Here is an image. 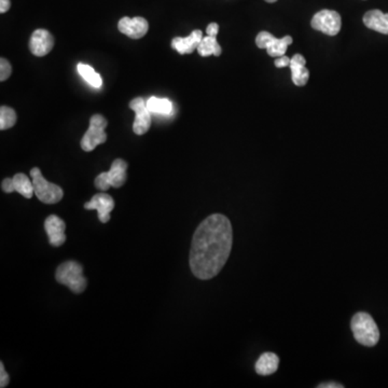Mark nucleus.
I'll list each match as a JSON object with an SVG mask.
<instances>
[{
  "label": "nucleus",
  "mask_w": 388,
  "mask_h": 388,
  "mask_svg": "<svg viewBox=\"0 0 388 388\" xmlns=\"http://www.w3.org/2000/svg\"><path fill=\"white\" fill-rule=\"evenodd\" d=\"M232 243L231 222L226 216L214 214L202 221L191 244L189 261L193 275L207 281L218 274L228 261Z\"/></svg>",
  "instance_id": "nucleus-1"
},
{
  "label": "nucleus",
  "mask_w": 388,
  "mask_h": 388,
  "mask_svg": "<svg viewBox=\"0 0 388 388\" xmlns=\"http://www.w3.org/2000/svg\"><path fill=\"white\" fill-rule=\"evenodd\" d=\"M350 328L353 331L354 337L359 344L368 348L378 344L380 331L376 322L368 313L361 312L354 315L350 322Z\"/></svg>",
  "instance_id": "nucleus-2"
},
{
  "label": "nucleus",
  "mask_w": 388,
  "mask_h": 388,
  "mask_svg": "<svg viewBox=\"0 0 388 388\" xmlns=\"http://www.w3.org/2000/svg\"><path fill=\"white\" fill-rule=\"evenodd\" d=\"M56 282L65 285L74 294H82L86 290L88 281L83 276V268L76 261L62 263L55 272Z\"/></svg>",
  "instance_id": "nucleus-3"
},
{
  "label": "nucleus",
  "mask_w": 388,
  "mask_h": 388,
  "mask_svg": "<svg viewBox=\"0 0 388 388\" xmlns=\"http://www.w3.org/2000/svg\"><path fill=\"white\" fill-rule=\"evenodd\" d=\"M31 181H33L35 196L44 204L59 203L63 198V189L55 183H50L43 177L38 168H31Z\"/></svg>",
  "instance_id": "nucleus-4"
},
{
  "label": "nucleus",
  "mask_w": 388,
  "mask_h": 388,
  "mask_svg": "<svg viewBox=\"0 0 388 388\" xmlns=\"http://www.w3.org/2000/svg\"><path fill=\"white\" fill-rule=\"evenodd\" d=\"M127 163L122 159L112 162L108 172H102L95 178V187L101 191L109 190L110 187L121 188L127 181Z\"/></svg>",
  "instance_id": "nucleus-5"
},
{
  "label": "nucleus",
  "mask_w": 388,
  "mask_h": 388,
  "mask_svg": "<svg viewBox=\"0 0 388 388\" xmlns=\"http://www.w3.org/2000/svg\"><path fill=\"white\" fill-rule=\"evenodd\" d=\"M107 125H108V121L103 117L102 114H94L90 119L89 129L80 142L82 150L86 153H91L97 146L104 144L107 140V134L105 132Z\"/></svg>",
  "instance_id": "nucleus-6"
},
{
  "label": "nucleus",
  "mask_w": 388,
  "mask_h": 388,
  "mask_svg": "<svg viewBox=\"0 0 388 388\" xmlns=\"http://www.w3.org/2000/svg\"><path fill=\"white\" fill-rule=\"evenodd\" d=\"M311 25L315 31H320L328 36H335L340 33L342 27L341 16L337 11L322 10L313 16Z\"/></svg>",
  "instance_id": "nucleus-7"
},
{
  "label": "nucleus",
  "mask_w": 388,
  "mask_h": 388,
  "mask_svg": "<svg viewBox=\"0 0 388 388\" xmlns=\"http://www.w3.org/2000/svg\"><path fill=\"white\" fill-rule=\"evenodd\" d=\"M256 43L258 48L267 49L270 56L279 57L285 55L287 49L292 43V38L290 36H285L283 38L279 39L268 31H261L257 36Z\"/></svg>",
  "instance_id": "nucleus-8"
},
{
  "label": "nucleus",
  "mask_w": 388,
  "mask_h": 388,
  "mask_svg": "<svg viewBox=\"0 0 388 388\" xmlns=\"http://www.w3.org/2000/svg\"><path fill=\"white\" fill-rule=\"evenodd\" d=\"M129 108L136 114L133 131L136 135H144L151 127V112L148 109L147 103L142 97H136L129 103Z\"/></svg>",
  "instance_id": "nucleus-9"
},
{
  "label": "nucleus",
  "mask_w": 388,
  "mask_h": 388,
  "mask_svg": "<svg viewBox=\"0 0 388 388\" xmlns=\"http://www.w3.org/2000/svg\"><path fill=\"white\" fill-rule=\"evenodd\" d=\"M54 47V37L46 29H36L29 40V50L35 56H46Z\"/></svg>",
  "instance_id": "nucleus-10"
},
{
  "label": "nucleus",
  "mask_w": 388,
  "mask_h": 388,
  "mask_svg": "<svg viewBox=\"0 0 388 388\" xmlns=\"http://www.w3.org/2000/svg\"><path fill=\"white\" fill-rule=\"evenodd\" d=\"M118 29L120 33L127 36L129 38L140 39L148 33L149 29V24L147 20L140 16L136 18H122L118 23Z\"/></svg>",
  "instance_id": "nucleus-11"
},
{
  "label": "nucleus",
  "mask_w": 388,
  "mask_h": 388,
  "mask_svg": "<svg viewBox=\"0 0 388 388\" xmlns=\"http://www.w3.org/2000/svg\"><path fill=\"white\" fill-rule=\"evenodd\" d=\"M86 209H96L99 219L103 224H107L110 220V213L114 208V201L109 194L107 193H99L95 194L92 200L84 204Z\"/></svg>",
  "instance_id": "nucleus-12"
},
{
  "label": "nucleus",
  "mask_w": 388,
  "mask_h": 388,
  "mask_svg": "<svg viewBox=\"0 0 388 388\" xmlns=\"http://www.w3.org/2000/svg\"><path fill=\"white\" fill-rule=\"evenodd\" d=\"M44 229L52 246L60 247L66 242V234H65L66 224L59 216H49L44 221Z\"/></svg>",
  "instance_id": "nucleus-13"
},
{
  "label": "nucleus",
  "mask_w": 388,
  "mask_h": 388,
  "mask_svg": "<svg viewBox=\"0 0 388 388\" xmlns=\"http://www.w3.org/2000/svg\"><path fill=\"white\" fill-rule=\"evenodd\" d=\"M203 39V33L200 29L193 31L188 37H175L172 39V48L178 53L181 54H190L194 52V50L198 49V44Z\"/></svg>",
  "instance_id": "nucleus-14"
},
{
  "label": "nucleus",
  "mask_w": 388,
  "mask_h": 388,
  "mask_svg": "<svg viewBox=\"0 0 388 388\" xmlns=\"http://www.w3.org/2000/svg\"><path fill=\"white\" fill-rule=\"evenodd\" d=\"M363 23L372 31L388 35V13L380 10L368 11L363 16Z\"/></svg>",
  "instance_id": "nucleus-15"
},
{
  "label": "nucleus",
  "mask_w": 388,
  "mask_h": 388,
  "mask_svg": "<svg viewBox=\"0 0 388 388\" xmlns=\"http://www.w3.org/2000/svg\"><path fill=\"white\" fill-rule=\"evenodd\" d=\"M279 358L274 353H264L259 357L255 370L259 376H271L279 369Z\"/></svg>",
  "instance_id": "nucleus-16"
},
{
  "label": "nucleus",
  "mask_w": 388,
  "mask_h": 388,
  "mask_svg": "<svg viewBox=\"0 0 388 388\" xmlns=\"http://www.w3.org/2000/svg\"><path fill=\"white\" fill-rule=\"evenodd\" d=\"M196 50H198V54L203 57L211 55L219 56L222 52V49L217 41V37L208 35L203 37Z\"/></svg>",
  "instance_id": "nucleus-17"
},
{
  "label": "nucleus",
  "mask_w": 388,
  "mask_h": 388,
  "mask_svg": "<svg viewBox=\"0 0 388 388\" xmlns=\"http://www.w3.org/2000/svg\"><path fill=\"white\" fill-rule=\"evenodd\" d=\"M13 185H14V191L20 193L21 196H23L26 198H33L35 194L34 190L33 181L22 172H18L13 177Z\"/></svg>",
  "instance_id": "nucleus-18"
},
{
  "label": "nucleus",
  "mask_w": 388,
  "mask_h": 388,
  "mask_svg": "<svg viewBox=\"0 0 388 388\" xmlns=\"http://www.w3.org/2000/svg\"><path fill=\"white\" fill-rule=\"evenodd\" d=\"M146 103H147L148 109L150 110L151 114L168 116L172 110V102L168 99L151 96Z\"/></svg>",
  "instance_id": "nucleus-19"
},
{
  "label": "nucleus",
  "mask_w": 388,
  "mask_h": 388,
  "mask_svg": "<svg viewBox=\"0 0 388 388\" xmlns=\"http://www.w3.org/2000/svg\"><path fill=\"white\" fill-rule=\"evenodd\" d=\"M77 69H78V73L80 74V76H81L90 86H93L95 89H99V88L102 86V77H101V75L97 74L93 67L90 66V65H86V64L79 63Z\"/></svg>",
  "instance_id": "nucleus-20"
},
{
  "label": "nucleus",
  "mask_w": 388,
  "mask_h": 388,
  "mask_svg": "<svg viewBox=\"0 0 388 388\" xmlns=\"http://www.w3.org/2000/svg\"><path fill=\"white\" fill-rule=\"evenodd\" d=\"M16 123V114L12 108L8 106H1L0 108V129H11Z\"/></svg>",
  "instance_id": "nucleus-21"
},
{
  "label": "nucleus",
  "mask_w": 388,
  "mask_h": 388,
  "mask_svg": "<svg viewBox=\"0 0 388 388\" xmlns=\"http://www.w3.org/2000/svg\"><path fill=\"white\" fill-rule=\"evenodd\" d=\"M290 69H292V78L294 83L298 86H305L310 78V73L305 65L290 66Z\"/></svg>",
  "instance_id": "nucleus-22"
},
{
  "label": "nucleus",
  "mask_w": 388,
  "mask_h": 388,
  "mask_svg": "<svg viewBox=\"0 0 388 388\" xmlns=\"http://www.w3.org/2000/svg\"><path fill=\"white\" fill-rule=\"evenodd\" d=\"M12 74V67L8 60L1 57L0 60V81H5Z\"/></svg>",
  "instance_id": "nucleus-23"
},
{
  "label": "nucleus",
  "mask_w": 388,
  "mask_h": 388,
  "mask_svg": "<svg viewBox=\"0 0 388 388\" xmlns=\"http://www.w3.org/2000/svg\"><path fill=\"white\" fill-rule=\"evenodd\" d=\"M9 380H10V378H9L8 373L5 370L3 363H0V387H7Z\"/></svg>",
  "instance_id": "nucleus-24"
},
{
  "label": "nucleus",
  "mask_w": 388,
  "mask_h": 388,
  "mask_svg": "<svg viewBox=\"0 0 388 388\" xmlns=\"http://www.w3.org/2000/svg\"><path fill=\"white\" fill-rule=\"evenodd\" d=\"M1 189L3 192L12 193L14 192V185H13V178H5L1 183Z\"/></svg>",
  "instance_id": "nucleus-25"
},
{
  "label": "nucleus",
  "mask_w": 388,
  "mask_h": 388,
  "mask_svg": "<svg viewBox=\"0 0 388 388\" xmlns=\"http://www.w3.org/2000/svg\"><path fill=\"white\" fill-rule=\"evenodd\" d=\"M290 60L288 56H279V59L275 60V66L277 68H283V67L290 66Z\"/></svg>",
  "instance_id": "nucleus-26"
},
{
  "label": "nucleus",
  "mask_w": 388,
  "mask_h": 388,
  "mask_svg": "<svg viewBox=\"0 0 388 388\" xmlns=\"http://www.w3.org/2000/svg\"><path fill=\"white\" fill-rule=\"evenodd\" d=\"M218 31L219 26L217 23H211L207 26V28H206V33H207L208 36H215V37H217Z\"/></svg>",
  "instance_id": "nucleus-27"
},
{
  "label": "nucleus",
  "mask_w": 388,
  "mask_h": 388,
  "mask_svg": "<svg viewBox=\"0 0 388 388\" xmlns=\"http://www.w3.org/2000/svg\"><path fill=\"white\" fill-rule=\"evenodd\" d=\"M11 7L10 0H0V13L8 12Z\"/></svg>",
  "instance_id": "nucleus-28"
},
{
  "label": "nucleus",
  "mask_w": 388,
  "mask_h": 388,
  "mask_svg": "<svg viewBox=\"0 0 388 388\" xmlns=\"http://www.w3.org/2000/svg\"><path fill=\"white\" fill-rule=\"evenodd\" d=\"M318 388H343L344 386L342 384L333 383V382H330V383H322L318 386Z\"/></svg>",
  "instance_id": "nucleus-29"
},
{
  "label": "nucleus",
  "mask_w": 388,
  "mask_h": 388,
  "mask_svg": "<svg viewBox=\"0 0 388 388\" xmlns=\"http://www.w3.org/2000/svg\"><path fill=\"white\" fill-rule=\"evenodd\" d=\"M266 1H267V3H276L277 0H266Z\"/></svg>",
  "instance_id": "nucleus-30"
}]
</instances>
